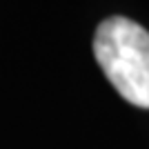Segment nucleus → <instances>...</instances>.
<instances>
[{
	"mask_svg": "<svg viewBox=\"0 0 149 149\" xmlns=\"http://www.w3.org/2000/svg\"><path fill=\"white\" fill-rule=\"evenodd\" d=\"M93 56L129 105L149 109V31L145 27L125 16L105 18L93 36Z\"/></svg>",
	"mask_w": 149,
	"mask_h": 149,
	"instance_id": "nucleus-1",
	"label": "nucleus"
}]
</instances>
